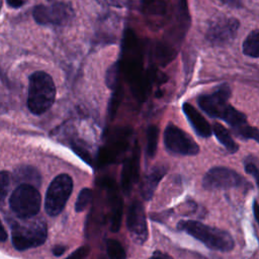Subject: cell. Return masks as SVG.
I'll list each match as a JSON object with an SVG mask.
<instances>
[{
	"instance_id": "6da1fadb",
	"label": "cell",
	"mask_w": 259,
	"mask_h": 259,
	"mask_svg": "<svg viewBox=\"0 0 259 259\" xmlns=\"http://www.w3.org/2000/svg\"><path fill=\"white\" fill-rule=\"evenodd\" d=\"M231 89L228 84H222L208 94L198 97L199 107L209 116L225 120L231 126L237 127L246 123V115L228 103Z\"/></svg>"
},
{
	"instance_id": "7a4b0ae2",
	"label": "cell",
	"mask_w": 259,
	"mask_h": 259,
	"mask_svg": "<svg viewBox=\"0 0 259 259\" xmlns=\"http://www.w3.org/2000/svg\"><path fill=\"white\" fill-rule=\"evenodd\" d=\"M56 97L53 78L44 71H36L29 77L27 107L33 114H42L51 108Z\"/></svg>"
},
{
	"instance_id": "3957f363",
	"label": "cell",
	"mask_w": 259,
	"mask_h": 259,
	"mask_svg": "<svg viewBox=\"0 0 259 259\" xmlns=\"http://www.w3.org/2000/svg\"><path fill=\"white\" fill-rule=\"evenodd\" d=\"M178 229L200 241L211 250L229 252L235 246L232 236L227 231L206 226L197 221H182L178 224Z\"/></svg>"
},
{
	"instance_id": "277c9868",
	"label": "cell",
	"mask_w": 259,
	"mask_h": 259,
	"mask_svg": "<svg viewBox=\"0 0 259 259\" xmlns=\"http://www.w3.org/2000/svg\"><path fill=\"white\" fill-rule=\"evenodd\" d=\"M47 235V225L41 220L15 223L12 226V244L20 251L44 244Z\"/></svg>"
},
{
	"instance_id": "5b68a950",
	"label": "cell",
	"mask_w": 259,
	"mask_h": 259,
	"mask_svg": "<svg viewBox=\"0 0 259 259\" xmlns=\"http://www.w3.org/2000/svg\"><path fill=\"white\" fill-rule=\"evenodd\" d=\"M40 194L35 186L22 183L12 192L9 204L13 212L20 219L34 217L40 208Z\"/></svg>"
},
{
	"instance_id": "8992f818",
	"label": "cell",
	"mask_w": 259,
	"mask_h": 259,
	"mask_svg": "<svg viewBox=\"0 0 259 259\" xmlns=\"http://www.w3.org/2000/svg\"><path fill=\"white\" fill-rule=\"evenodd\" d=\"M73 189V180L68 174H60L48 187L45 208L49 215H58L66 205Z\"/></svg>"
},
{
	"instance_id": "52a82bcc",
	"label": "cell",
	"mask_w": 259,
	"mask_h": 259,
	"mask_svg": "<svg viewBox=\"0 0 259 259\" xmlns=\"http://www.w3.org/2000/svg\"><path fill=\"white\" fill-rule=\"evenodd\" d=\"M34 20L38 24L64 25L73 19V8L64 2H57L52 5H37L32 11Z\"/></svg>"
},
{
	"instance_id": "ba28073f",
	"label": "cell",
	"mask_w": 259,
	"mask_h": 259,
	"mask_svg": "<svg viewBox=\"0 0 259 259\" xmlns=\"http://www.w3.org/2000/svg\"><path fill=\"white\" fill-rule=\"evenodd\" d=\"M164 144L169 152L176 155L193 156L199 152L198 145L191 137L172 123L165 128Z\"/></svg>"
},
{
	"instance_id": "9c48e42d",
	"label": "cell",
	"mask_w": 259,
	"mask_h": 259,
	"mask_svg": "<svg viewBox=\"0 0 259 259\" xmlns=\"http://www.w3.org/2000/svg\"><path fill=\"white\" fill-rule=\"evenodd\" d=\"M239 27L240 22L237 18L218 17L208 25L205 36L213 46H225L237 36Z\"/></svg>"
},
{
	"instance_id": "30bf717a",
	"label": "cell",
	"mask_w": 259,
	"mask_h": 259,
	"mask_svg": "<svg viewBox=\"0 0 259 259\" xmlns=\"http://www.w3.org/2000/svg\"><path fill=\"white\" fill-rule=\"evenodd\" d=\"M245 179L236 171L226 167H213L204 175L202 185L205 189H223L244 186Z\"/></svg>"
},
{
	"instance_id": "8fae6325",
	"label": "cell",
	"mask_w": 259,
	"mask_h": 259,
	"mask_svg": "<svg viewBox=\"0 0 259 259\" xmlns=\"http://www.w3.org/2000/svg\"><path fill=\"white\" fill-rule=\"evenodd\" d=\"M126 225L128 233L136 244L142 245L148 239V226L143 204L139 200L133 201L128 208Z\"/></svg>"
},
{
	"instance_id": "7c38bea8",
	"label": "cell",
	"mask_w": 259,
	"mask_h": 259,
	"mask_svg": "<svg viewBox=\"0 0 259 259\" xmlns=\"http://www.w3.org/2000/svg\"><path fill=\"white\" fill-rule=\"evenodd\" d=\"M139 148L135 149V152L131 158H127L123 162L121 170V187L125 194L132 190L133 185L138 179L139 176Z\"/></svg>"
},
{
	"instance_id": "4fadbf2b",
	"label": "cell",
	"mask_w": 259,
	"mask_h": 259,
	"mask_svg": "<svg viewBox=\"0 0 259 259\" xmlns=\"http://www.w3.org/2000/svg\"><path fill=\"white\" fill-rule=\"evenodd\" d=\"M182 110L187 117L189 123L195 133L202 138H208L211 135V127L207 120L200 114V112L195 109L191 104L184 103L182 105Z\"/></svg>"
},
{
	"instance_id": "5bb4252c",
	"label": "cell",
	"mask_w": 259,
	"mask_h": 259,
	"mask_svg": "<svg viewBox=\"0 0 259 259\" xmlns=\"http://www.w3.org/2000/svg\"><path fill=\"white\" fill-rule=\"evenodd\" d=\"M167 173V167L164 165H157L153 167L150 172L145 176L142 186L141 192L143 197L146 200H150L153 196L156 187L158 186L160 180L165 176Z\"/></svg>"
},
{
	"instance_id": "9a60e30c",
	"label": "cell",
	"mask_w": 259,
	"mask_h": 259,
	"mask_svg": "<svg viewBox=\"0 0 259 259\" xmlns=\"http://www.w3.org/2000/svg\"><path fill=\"white\" fill-rule=\"evenodd\" d=\"M108 192L110 201V229L112 232H117L120 228L122 217V200L114 187V183H110Z\"/></svg>"
},
{
	"instance_id": "2e32d148",
	"label": "cell",
	"mask_w": 259,
	"mask_h": 259,
	"mask_svg": "<svg viewBox=\"0 0 259 259\" xmlns=\"http://www.w3.org/2000/svg\"><path fill=\"white\" fill-rule=\"evenodd\" d=\"M14 177L19 182L30 184L33 186L39 185V182H40V176L38 172L36 171V169L30 166H23V167L17 168L14 172Z\"/></svg>"
},
{
	"instance_id": "e0dca14e",
	"label": "cell",
	"mask_w": 259,
	"mask_h": 259,
	"mask_svg": "<svg viewBox=\"0 0 259 259\" xmlns=\"http://www.w3.org/2000/svg\"><path fill=\"white\" fill-rule=\"evenodd\" d=\"M242 51L243 54L257 59L259 57V30L254 29L252 30L248 36L245 38L243 45H242Z\"/></svg>"
},
{
	"instance_id": "ac0fdd59",
	"label": "cell",
	"mask_w": 259,
	"mask_h": 259,
	"mask_svg": "<svg viewBox=\"0 0 259 259\" xmlns=\"http://www.w3.org/2000/svg\"><path fill=\"white\" fill-rule=\"evenodd\" d=\"M213 134L215 138L219 140V142L230 152V153H235L238 151V145L235 143L227 128H225L222 124L220 123H214L213 124Z\"/></svg>"
},
{
	"instance_id": "d6986e66",
	"label": "cell",
	"mask_w": 259,
	"mask_h": 259,
	"mask_svg": "<svg viewBox=\"0 0 259 259\" xmlns=\"http://www.w3.org/2000/svg\"><path fill=\"white\" fill-rule=\"evenodd\" d=\"M147 145H146V154L149 159L153 158L156 155L157 147H158V139H159V128L158 126L151 124L147 128L146 134Z\"/></svg>"
},
{
	"instance_id": "ffe728a7",
	"label": "cell",
	"mask_w": 259,
	"mask_h": 259,
	"mask_svg": "<svg viewBox=\"0 0 259 259\" xmlns=\"http://www.w3.org/2000/svg\"><path fill=\"white\" fill-rule=\"evenodd\" d=\"M106 251L109 259H125L126 254L121 244L114 240L109 239L106 242Z\"/></svg>"
},
{
	"instance_id": "44dd1931",
	"label": "cell",
	"mask_w": 259,
	"mask_h": 259,
	"mask_svg": "<svg viewBox=\"0 0 259 259\" xmlns=\"http://www.w3.org/2000/svg\"><path fill=\"white\" fill-rule=\"evenodd\" d=\"M119 72H120V64L119 62H116L112 64L106 71L105 73V83L106 85L114 89L118 85V77H119Z\"/></svg>"
},
{
	"instance_id": "7402d4cb",
	"label": "cell",
	"mask_w": 259,
	"mask_h": 259,
	"mask_svg": "<svg viewBox=\"0 0 259 259\" xmlns=\"http://www.w3.org/2000/svg\"><path fill=\"white\" fill-rule=\"evenodd\" d=\"M154 52H155L154 58L160 64H166L170 62L175 56L174 52H172V50L168 46H165L163 44H159L157 47H155Z\"/></svg>"
},
{
	"instance_id": "603a6c76",
	"label": "cell",
	"mask_w": 259,
	"mask_h": 259,
	"mask_svg": "<svg viewBox=\"0 0 259 259\" xmlns=\"http://www.w3.org/2000/svg\"><path fill=\"white\" fill-rule=\"evenodd\" d=\"M92 199V190L89 188H83L76 199L75 202V209L77 212H81L86 209L88 204L91 202Z\"/></svg>"
},
{
	"instance_id": "cb8c5ba5",
	"label": "cell",
	"mask_w": 259,
	"mask_h": 259,
	"mask_svg": "<svg viewBox=\"0 0 259 259\" xmlns=\"http://www.w3.org/2000/svg\"><path fill=\"white\" fill-rule=\"evenodd\" d=\"M145 11L148 13L161 14L165 10V4L160 0H143Z\"/></svg>"
},
{
	"instance_id": "d4e9b609",
	"label": "cell",
	"mask_w": 259,
	"mask_h": 259,
	"mask_svg": "<svg viewBox=\"0 0 259 259\" xmlns=\"http://www.w3.org/2000/svg\"><path fill=\"white\" fill-rule=\"evenodd\" d=\"M112 90H113V94H112V97L109 102V115L111 118L114 117V115L117 111V108L119 106V103L121 101V97H122V91H121L119 85H117Z\"/></svg>"
},
{
	"instance_id": "484cf974",
	"label": "cell",
	"mask_w": 259,
	"mask_h": 259,
	"mask_svg": "<svg viewBox=\"0 0 259 259\" xmlns=\"http://www.w3.org/2000/svg\"><path fill=\"white\" fill-rule=\"evenodd\" d=\"M236 133L242 139H253L258 142V131L256 127L246 125L245 123L236 127Z\"/></svg>"
},
{
	"instance_id": "4316f807",
	"label": "cell",
	"mask_w": 259,
	"mask_h": 259,
	"mask_svg": "<svg viewBox=\"0 0 259 259\" xmlns=\"http://www.w3.org/2000/svg\"><path fill=\"white\" fill-rule=\"evenodd\" d=\"M10 185V174L7 171H0V204L6 198Z\"/></svg>"
},
{
	"instance_id": "83f0119b",
	"label": "cell",
	"mask_w": 259,
	"mask_h": 259,
	"mask_svg": "<svg viewBox=\"0 0 259 259\" xmlns=\"http://www.w3.org/2000/svg\"><path fill=\"white\" fill-rule=\"evenodd\" d=\"M72 149L75 152V154L78 155L84 162H86L87 164H91L90 153L88 152V150L85 147H83L80 144H75L72 146Z\"/></svg>"
},
{
	"instance_id": "f1b7e54d",
	"label": "cell",
	"mask_w": 259,
	"mask_h": 259,
	"mask_svg": "<svg viewBox=\"0 0 259 259\" xmlns=\"http://www.w3.org/2000/svg\"><path fill=\"white\" fill-rule=\"evenodd\" d=\"M96 2L102 6L116 8H123L130 5V0H96Z\"/></svg>"
},
{
	"instance_id": "f546056e",
	"label": "cell",
	"mask_w": 259,
	"mask_h": 259,
	"mask_svg": "<svg viewBox=\"0 0 259 259\" xmlns=\"http://www.w3.org/2000/svg\"><path fill=\"white\" fill-rule=\"evenodd\" d=\"M89 252H90L89 246L85 245V246H82V247H79L78 249H76L66 259H85L88 256Z\"/></svg>"
},
{
	"instance_id": "4dcf8cb0",
	"label": "cell",
	"mask_w": 259,
	"mask_h": 259,
	"mask_svg": "<svg viewBox=\"0 0 259 259\" xmlns=\"http://www.w3.org/2000/svg\"><path fill=\"white\" fill-rule=\"evenodd\" d=\"M245 170L248 174L252 175L257 180V178H258V168H257L255 163H253L252 161L246 163L245 164Z\"/></svg>"
},
{
	"instance_id": "1f68e13d",
	"label": "cell",
	"mask_w": 259,
	"mask_h": 259,
	"mask_svg": "<svg viewBox=\"0 0 259 259\" xmlns=\"http://www.w3.org/2000/svg\"><path fill=\"white\" fill-rule=\"evenodd\" d=\"M221 2L232 8H240L242 6V0H221Z\"/></svg>"
},
{
	"instance_id": "d6a6232c",
	"label": "cell",
	"mask_w": 259,
	"mask_h": 259,
	"mask_svg": "<svg viewBox=\"0 0 259 259\" xmlns=\"http://www.w3.org/2000/svg\"><path fill=\"white\" fill-rule=\"evenodd\" d=\"M66 247L65 246H63V245H57V246H55L54 248H53V250H52V252H53V254L55 255V256H61L65 251H66Z\"/></svg>"
},
{
	"instance_id": "836d02e7",
	"label": "cell",
	"mask_w": 259,
	"mask_h": 259,
	"mask_svg": "<svg viewBox=\"0 0 259 259\" xmlns=\"http://www.w3.org/2000/svg\"><path fill=\"white\" fill-rule=\"evenodd\" d=\"M150 259H173V258L165 253L157 251V252L153 253V255L150 257Z\"/></svg>"
},
{
	"instance_id": "e575fe53",
	"label": "cell",
	"mask_w": 259,
	"mask_h": 259,
	"mask_svg": "<svg viewBox=\"0 0 259 259\" xmlns=\"http://www.w3.org/2000/svg\"><path fill=\"white\" fill-rule=\"evenodd\" d=\"M6 1H7V4L10 7H13V8L20 7V6H22L24 4L23 0H6Z\"/></svg>"
},
{
	"instance_id": "d590c367",
	"label": "cell",
	"mask_w": 259,
	"mask_h": 259,
	"mask_svg": "<svg viewBox=\"0 0 259 259\" xmlns=\"http://www.w3.org/2000/svg\"><path fill=\"white\" fill-rule=\"evenodd\" d=\"M7 238V234L6 231L4 229V227L2 226V223L0 221V241H5Z\"/></svg>"
},
{
	"instance_id": "8d00e7d4",
	"label": "cell",
	"mask_w": 259,
	"mask_h": 259,
	"mask_svg": "<svg viewBox=\"0 0 259 259\" xmlns=\"http://www.w3.org/2000/svg\"><path fill=\"white\" fill-rule=\"evenodd\" d=\"M257 203H256V201H254V203H253V212H254V217H255V219L257 220Z\"/></svg>"
}]
</instances>
